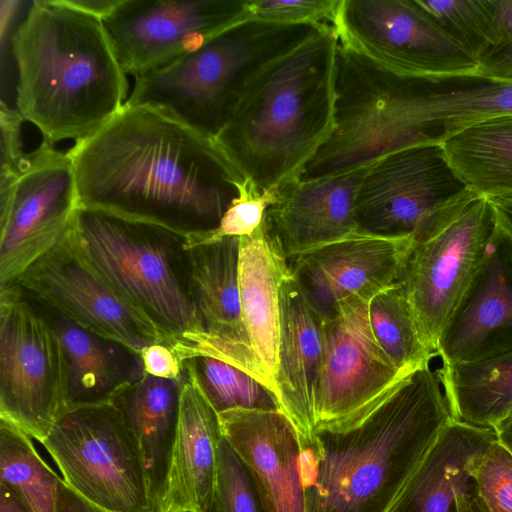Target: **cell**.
<instances>
[{
  "label": "cell",
  "mask_w": 512,
  "mask_h": 512,
  "mask_svg": "<svg viewBox=\"0 0 512 512\" xmlns=\"http://www.w3.org/2000/svg\"><path fill=\"white\" fill-rule=\"evenodd\" d=\"M65 411L64 359L52 324L19 285L0 288V419L40 443Z\"/></svg>",
  "instance_id": "cell-9"
},
{
  "label": "cell",
  "mask_w": 512,
  "mask_h": 512,
  "mask_svg": "<svg viewBox=\"0 0 512 512\" xmlns=\"http://www.w3.org/2000/svg\"><path fill=\"white\" fill-rule=\"evenodd\" d=\"M413 108V146L441 144L466 127L512 115V81L477 73L408 76Z\"/></svg>",
  "instance_id": "cell-24"
},
{
  "label": "cell",
  "mask_w": 512,
  "mask_h": 512,
  "mask_svg": "<svg viewBox=\"0 0 512 512\" xmlns=\"http://www.w3.org/2000/svg\"><path fill=\"white\" fill-rule=\"evenodd\" d=\"M325 26L243 20L197 50L135 77L125 104L158 109L215 139L254 78Z\"/></svg>",
  "instance_id": "cell-6"
},
{
  "label": "cell",
  "mask_w": 512,
  "mask_h": 512,
  "mask_svg": "<svg viewBox=\"0 0 512 512\" xmlns=\"http://www.w3.org/2000/svg\"><path fill=\"white\" fill-rule=\"evenodd\" d=\"M40 443L87 502L107 512H152L139 445L112 403L66 410Z\"/></svg>",
  "instance_id": "cell-7"
},
{
  "label": "cell",
  "mask_w": 512,
  "mask_h": 512,
  "mask_svg": "<svg viewBox=\"0 0 512 512\" xmlns=\"http://www.w3.org/2000/svg\"><path fill=\"white\" fill-rule=\"evenodd\" d=\"M70 238L92 268L185 361L207 336L191 296L188 237L97 209L78 208Z\"/></svg>",
  "instance_id": "cell-5"
},
{
  "label": "cell",
  "mask_w": 512,
  "mask_h": 512,
  "mask_svg": "<svg viewBox=\"0 0 512 512\" xmlns=\"http://www.w3.org/2000/svg\"><path fill=\"white\" fill-rule=\"evenodd\" d=\"M248 5L249 0H119L102 21L124 72L135 78L249 19Z\"/></svg>",
  "instance_id": "cell-13"
},
{
  "label": "cell",
  "mask_w": 512,
  "mask_h": 512,
  "mask_svg": "<svg viewBox=\"0 0 512 512\" xmlns=\"http://www.w3.org/2000/svg\"><path fill=\"white\" fill-rule=\"evenodd\" d=\"M364 169L330 178L296 179L275 190L263 222L287 260L357 232L354 203Z\"/></svg>",
  "instance_id": "cell-20"
},
{
  "label": "cell",
  "mask_w": 512,
  "mask_h": 512,
  "mask_svg": "<svg viewBox=\"0 0 512 512\" xmlns=\"http://www.w3.org/2000/svg\"><path fill=\"white\" fill-rule=\"evenodd\" d=\"M67 4L86 13L105 18L118 4L119 0H65Z\"/></svg>",
  "instance_id": "cell-43"
},
{
  "label": "cell",
  "mask_w": 512,
  "mask_h": 512,
  "mask_svg": "<svg viewBox=\"0 0 512 512\" xmlns=\"http://www.w3.org/2000/svg\"><path fill=\"white\" fill-rule=\"evenodd\" d=\"M183 364L218 414L235 408L282 410L273 391L232 364L207 355L193 356Z\"/></svg>",
  "instance_id": "cell-32"
},
{
  "label": "cell",
  "mask_w": 512,
  "mask_h": 512,
  "mask_svg": "<svg viewBox=\"0 0 512 512\" xmlns=\"http://www.w3.org/2000/svg\"><path fill=\"white\" fill-rule=\"evenodd\" d=\"M495 440L493 428L452 419L389 512H462L478 496L475 472Z\"/></svg>",
  "instance_id": "cell-23"
},
{
  "label": "cell",
  "mask_w": 512,
  "mask_h": 512,
  "mask_svg": "<svg viewBox=\"0 0 512 512\" xmlns=\"http://www.w3.org/2000/svg\"><path fill=\"white\" fill-rule=\"evenodd\" d=\"M0 512H29L18 494L0 482Z\"/></svg>",
  "instance_id": "cell-44"
},
{
  "label": "cell",
  "mask_w": 512,
  "mask_h": 512,
  "mask_svg": "<svg viewBox=\"0 0 512 512\" xmlns=\"http://www.w3.org/2000/svg\"><path fill=\"white\" fill-rule=\"evenodd\" d=\"M16 109L53 145L84 140L127 101L128 81L102 19L65 0L33 1L11 35Z\"/></svg>",
  "instance_id": "cell-3"
},
{
  "label": "cell",
  "mask_w": 512,
  "mask_h": 512,
  "mask_svg": "<svg viewBox=\"0 0 512 512\" xmlns=\"http://www.w3.org/2000/svg\"><path fill=\"white\" fill-rule=\"evenodd\" d=\"M15 284L78 326L118 341L139 355L154 343L171 346L92 268L73 244L70 231L25 270Z\"/></svg>",
  "instance_id": "cell-14"
},
{
  "label": "cell",
  "mask_w": 512,
  "mask_h": 512,
  "mask_svg": "<svg viewBox=\"0 0 512 512\" xmlns=\"http://www.w3.org/2000/svg\"><path fill=\"white\" fill-rule=\"evenodd\" d=\"M224 438L245 465L266 512H305L298 431L282 410L218 414Z\"/></svg>",
  "instance_id": "cell-19"
},
{
  "label": "cell",
  "mask_w": 512,
  "mask_h": 512,
  "mask_svg": "<svg viewBox=\"0 0 512 512\" xmlns=\"http://www.w3.org/2000/svg\"><path fill=\"white\" fill-rule=\"evenodd\" d=\"M216 512H266L251 477L224 438L219 447Z\"/></svg>",
  "instance_id": "cell-34"
},
{
  "label": "cell",
  "mask_w": 512,
  "mask_h": 512,
  "mask_svg": "<svg viewBox=\"0 0 512 512\" xmlns=\"http://www.w3.org/2000/svg\"><path fill=\"white\" fill-rule=\"evenodd\" d=\"M441 144L470 190L486 197L512 194V115L474 123Z\"/></svg>",
  "instance_id": "cell-28"
},
{
  "label": "cell",
  "mask_w": 512,
  "mask_h": 512,
  "mask_svg": "<svg viewBox=\"0 0 512 512\" xmlns=\"http://www.w3.org/2000/svg\"><path fill=\"white\" fill-rule=\"evenodd\" d=\"M324 353V318L292 273L280 288V339L276 393L300 441L311 437Z\"/></svg>",
  "instance_id": "cell-21"
},
{
  "label": "cell",
  "mask_w": 512,
  "mask_h": 512,
  "mask_svg": "<svg viewBox=\"0 0 512 512\" xmlns=\"http://www.w3.org/2000/svg\"><path fill=\"white\" fill-rule=\"evenodd\" d=\"M77 209L68 152L42 141L18 176L0 184V288L15 284L69 233Z\"/></svg>",
  "instance_id": "cell-11"
},
{
  "label": "cell",
  "mask_w": 512,
  "mask_h": 512,
  "mask_svg": "<svg viewBox=\"0 0 512 512\" xmlns=\"http://www.w3.org/2000/svg\"><path fill=\"white\" fill-rule=\"evenodd\" d=\"M340 0H249L250 18L277 24L334 27Z\"/></svg>",
  "instance_id": "cell-37"
},
{
  "label": "cell",
  "mask_w": 512,
  "mask_h": 512,
  "mask_svg": "<svg viewBox=\"0 0 512 512\" xmlns=\"http://www.w3.org/2000/svg\"><path fill=\"white\" fill-rule=\"evenodd\" d=\"M275 199V191H260L246 179L240 195L224 214L219 226L212 232L189 242L218 240L224 237H245L252 235L261 225L268 207Z\"/></svg>",
  "instance_id": "cell-35"
},
{
  "label": "cell",
  "mask_w": 512,
  "mask_h": 512,
  "mask_svg": "<svg viewBox=\"0 0 512 512\" xmlns=\"http://www.w3.org/2000/svg\"><path fill=\"white\" fill-rule=\"evenodd\" d=\"M140 356L147 374L173 380H181L184 376V362L169 344H151L141 351Z\"/></svg>",
  "instance_id": "cell-40"
},
{
  "label": "cell",
  "mask_w": 512,
  "mask_h": 512,
  "mask_svg": "<svg viewBox=\"0 0 512 512\" xmlns=\"http://www.w3.org/2000/svg\"><path fill=\"white\" fill-rule=\"evenodd\" d=\"M368 313L377 342L400 371L410 373L436 355L397 283L371 298Z\"/></svg>",
  "instance_id": "cell-31"
},
{
  "label": "cell",
  "mask_w": 512,
  "mask_h": 512,
  "mask_svg": "<svg viewBox=\"0 0 512 512\" xmlns=\"http://www.w3.org/2000/svg\"><path fill=\"white\" fill-rule=\"evenodd\" d=\"M218 413L184 369L177 434L160 512H216Z\"/></svg>",
  "instance_id": "cell-22"
},
{
  "label": "cell",
  "mask_w": 512,
  "mask_h": 512,
  "mask_svg": "<svg viewBox=\"0 0 512 512\" xmlns=\"http://www.w3.org/2000/svg\"><path fill=\"white\" fill-rule=\"evenodd\" d=\"M462 512H490L479 496L473 498L462 510Z\"/></svg>",
  "instance_id": "cell-46"
},
{
  "label": "cell",
  "mask_w": 512,
  "mask_h": 512,
  "mask_svg": "<svg viewBox=\"0 0 512 512\" xmlns=\"http://www.w3.org/2000/svg\"><path fill=\"white\" fill-rule=\"evenodd\" d=\"M56 512H107L84 500L61 479L58 486Z\"/></svg>",
  "instance_id": "cell-42"
},
{
  "label": "cell",
  "mask_w": 512,
  "mask_h": 512,
  "mask_svg": "<svg viewBox=\"0 0 512 512\" xmlns=\"http://www.w3.org/2000/svg\"><path fill=\"white\" fill-rule=\"evenodd\" d=\"M493 429L496 432L497 441L512 454V411L501 419Z\"/></svg>",
  "instance_id": "cell-45"
},
{
  "label": "cell",
  "mask_w": 512,
  "mask_h": 512,
  "mask_svg": "<svg viewBox=\"0 0 512 512\" xmlns=\"http://www.w3.org/2000/svg\"><path fill=\"white\" fill-rule=\"evenodd\" d=\"M339 41L408 76L477 73L476 60L446 36L414 0H340Z\"/></svg>",
  "instance_id": "cell-12"
},
{
  "label": "cell",
  "mask_w": 512,
  "mask_h": 512,
  "mask_svg": "<svg viewBox=\"0 0 512 512\" xmlns=\"http://www.w3.org/2000/svg\"><path fill=\"white\" fill-rule=\"evenodd\" d=\"M37 304L52 324L61 345L66 410L111 403L116 395L146 374L141 356L128 346L90 332Z\"/></svg>",
  "instance_id": "cell-26"
},
{
  "label": "cell",
  "mask_w": 512,
  "mask_h": 512,
  "mask_svg": "<svg viewBox=\"0 0 512 512\" xmlns=\"http://www.w3.org/2000/svg\"><path fill=\"white\" fill-rule=\"evenodd\" d=\"M239 247V237L188 241L191 296L207 336L201 355L232 364L273 391L253 354L242 320Z\"/></svg>",
  "instance_id": "cell-18"
},
{
  "label": "cell",
  "mask_w": 512,
  "mask_h": 512,
  "mask_svg": "<svg viewBox=\"0 0 512 512\" xmlns=\"http://www.w3.org/2000/svg\"><path fill=\"white\" fill-rule=\"evenodd\" d=\"M67 152L78 208L158 225L188 238L214 231L246 181L215 139L144 105L124 104Z\"/></svg>",
  "instance_id": "cell-1"
},
{
  "label": "cell",
  "mask_w": 512,
  "mask_h": 512,
  "mask_svg": "<svg viewBox=\"0 0 512 512\" xmlns=\"http://www.w3.org/2000/svg\"><path fill=\"white\" fill-rule=\"evenodd\" d=\"M184 377V376H183ZM181 380L145 374L112 400L139 445L152 512H160L177 434Z\"/></svg>",
  "instance_id": "cell-27"
},
{
  "label": "cell",
  "mask_w": 512,
  "mask_h": 512,
  "mask_svg": "<svg viewBox=\"0 0 512 512\" xmlns=\"http://www.w3.org/2000/svg\"><path fill=\"white\" fill-rule=\"evenodd\" d=\"M414 241L356 232L288 263L311 304L326 318L349 296L372 298L396 284Z\"/></svg>",
  "instance_id": "cell-16"
},
{
  "label": "cell",
  "mask_w": 512,
  "mask_h": 512,
  "mask_svg": "<svg viewBox=\"0 0 512 512\" xmlns=\"http://www.w3.org/2000/svg\"><path fill=\"white\" fill-rule=\"evenodd\" d=\"M453 419L430 363L366 409L301 443L305 512H389Z\"/></svg>",
  "instance_id": "cell-2"
},
{
  "label": "cell",
  "mask_w": 512,
  "mask_h": 512,
  "mask_svg": "<svg viewBox=\"0 0 512 512\" xmlns=\"http://www.w3.org/2000/svg\"><path fill=\"white\" fill-rule=\"evenodd\" d=\"M23 117L11 107L1 104L0 127V182L15 179L22 169L28 153L24 151L22 138Z\"/></svg>",
  "instance_id": "cell-39"
},
{
  "label": "cell",
  "mask_w": 512,
  "mask_h": 512,
  "mask_svg": "<svg viewBox=\"0 0 512 512\" xmlns=\"http://www.w3.org/2000/svg\"><path fill=\"white\" fill-rule=\"evenodd\" d=\"M512 350V245L496 227L485 258L436 346L442 364Z\"/></svg>",
  "instance_id": "cell-17"
},
{
  "label": "cell",
  "mask_w": 512,
  "mask_h": 512,
  "mask_svg": "<svg viewBox=\"0 0 512 512\" xmlns=\"http://www.w3.org/2000/svg\"><path fill=\"white\" fill-rule=\"evenodd\" d=\"M496 230L488 198L469 190L414 241L397 285L436 354L438 339L489 249Z\"/></svg>",
  "instance_id": "cell-8"
},
{
  "label": "cell",
  "mask_w": 512,
  "mask_h": 512,
  "mask_svg": "<svg viewBox=\"0 0 512 512\" xmlns=\"http://www.w3.org/2000/svg\"><path fill=\"white\" fill-rule=\"evenodd\" d=\"M290 273L287 258L263 221L252 235L240 238L238 284L242 320L253 354L276 396L280 288Z\"/></svg>",
  "instance_id": "cell-25"
},
{
  "label": "cell",
  "mask_w": 512,
  "mask_h": 512,
  "mask_svg": "<svg viewBox=\"0 0 512 512\" xmlns=\"http://www.w3.org/2000/svg\"><path fill=\"white\" fill-rule=\"evenodd\" d=\"M60 480L33 439L0 419V482L18 494L29 512H56Z\"/></svg>",
  "instance_id": "cell-30"
},
{
  "label": "cell",
  "mask_w": 512,
  "mask_h": 512,
  "mask_svg": "<svg viewBox=\"0 0 512 512\" xmlns=\"http://www.w3.org/2000/svg\"><path fill=\"white\" fill-rule=\"evenodd\" d=\"M370 300L364 295L349 296L324 318L316 426L366 409L409 374L400 371L377 342L369 321Z\"/></svg>",
  "instance_id": "cell-15"
},
{
  "label": "cell",
  "mask_w": 512,
  "mask_h": 512,
  "mask_svg": "<svg viewBox=\"0 0 512 512\" xmlns=\"http://www.w3.org/2000/svg\"><path fill=\"white\" fill-rule=\"evenodd\" d=\"M475 481L478 496L490 512H512V454L497 440L485 452Z\"/></svg>",
  "instance_id": "cell-36"
},
{
  "label": "cell",
  "mask_w": 512,
  "mask_h": 512,
  "mask_svg": "<svg viewBox=\"0 0 512 512\" xmlns=\"http://www.w3.org/2000/svg\"><path fill=\"white\" fill-rule=\"evenodd\" d=\"M453 419L493 428L512 411V350L438 370Z\"/></svg>",
  "instance_id": "cell-29"
},
{
  "label": "cell",
  "mask_w": 512,
  "mask_h": 512,
  "mask_svg": "<svg viewBox=\"0 0 512 512\" xmlns=\"http://www.w3.org/2000/svg\"><path fill=\"white\" fill-rule=\"evenodd\" d=\"M493 40L476 58L477 74L512 81V0H495Z\"/></svg>",
  "instance_id": "cell-38"
},
{
  "label": "cell",
  "mask_w": 512,
  "mask_h": 512,
  "mask_svg": "<svg viewBox=\"0 0 512 512\" xmlns=\"http://www.w3.org/2000/svg\"><path fill=\"white\" fill-rule=\"evenodd\" d=\"M487 198L493 208L497 229L512 245V194Z\"/></svg>",
  "instance_id": "cell-41"
},
{
  "label": "cell",
  "mask_w": 512,
  "mask_h": 512,
  "mask_svg": "<svg viewBox=\"0 0 512 512\" xmlns=\"http://www.w3.org/2000/svg\"><path fill=\"white\" fill-rule=\"evenodd\" d=\"M469 190L442 144L392 152L364 169L354 203L356 230L417 240Z\"/></svg>",
  "instance_id": "cell-10"
},
{
  "label": "cell",
  "mask_w": 512,
  "mask_h": 512,
  "mask_svg": "<svg viewBox=\"0 0 512 512\" xmlns=\"http://www.w3.org/2000/svg\"><path fill=\"white\" fill-rule=\"evenodd\" d=\"M338 35L319 33L267 65L215 140L260 191L299 178L334 128Z\"/></svg>",
  "instance_id": "cell-4"
},
{
  "label": "cell",
  "mask_w": 512,
  "mask_h": 512,
  "mask_svg": "<svg viewBox=\"0 0 512 512\" xmlns=\"http://www.w3.org/2000/svg\"><path fill=\"white\" fill-rule=\"evenodd\" d=\"M423 13L475 60L493 40L495 0H414Z\"/></svg>",
  "instance_id": "cell-33"
}]
</instances>
